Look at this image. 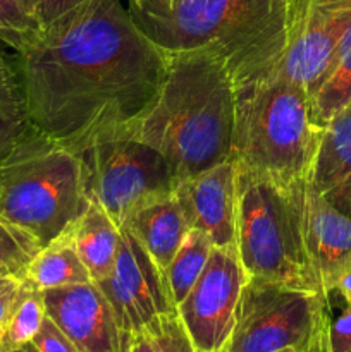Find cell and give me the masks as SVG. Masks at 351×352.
Wrapping results in <instances>:
<instances>
[{
  "instance_id": "44dd1931",
  "label": "cell",
  "mask_w": 351,
  "mask_h": 352,
  "mask_svg": "<svg viewBox=\"0 0 351 352\" xmlns=\"http://www.w3.org/2000/svg\"><path fill=\"white\" fill-rule=\"evenodd\" d=\"M310 100L313 120L319 126L351 102V24L337 43L329 72Z\"/></svg>"
},
{
  "instance_id": "2e32d148",
  "label": "cell",
  "mask_w": 351,
  "mask_h": 352,
  "mask_svg": "<svg viewBox=\"0 0 351 352\" xmlns=\"http://www.w3.org/2000/svg\"><path fill=\"white\" fill-rule=\"evenodd\" d=\"M120 229L127 230L147 250L162 272L169 267L182 239L189 232V226L176 195L143 206L133 213Z\"/></svg>"
},
{
  "instance_id": "7a4b0ae2",
  "label": "cell",
  "mask_w": 351,
  "mask_h": 352,
  "mask_svg": "<svg viewBox=\"0 0 351 352\" xmlns=\"http://www.w3.org/2000/svg\"><path fill=\"white\" fill-rule=\"evenodd\" d=\"M141 33L165 54L212 52L236 89L274 74L288 47V0H126Z\"/></svg>"
},
{
  "instance_id": "603a6c76",
  "label": "cell",
  "mask_w": 351,
  "mask_h": 352,
  "mask_svg": "<svg viewBox=\"0 0 351 352\" xmlns=\"http://www.w3.org/2000/svg\"><path fill=\"white\" fill-rule=\"evenodd\" d=\"M40 243L21 227L0 217V278L23 280Z\"/></svg>"
},
{
  "instance_id": "d6986e66",
  "label": "cell",
  "mask_w": 351,
  "mask_h": 352,
  "mask_svg": "<svg viewBox=\"0 0 351 352\" xmlns=\"http://www.w3.org/2000/svg\"><path fill=\"white\" fill-rule=\"evenodd\" d=\"M23 280L30 282L40 291L93 282L69 232L38 251Z\"/></svg>"
},
{
  "instance_id": "d6a6232c",
  "label": "cell",
  "mask_w": 351,
  "mask_h": 352,
  "mask_svg": "<svg viewBox=\"0 0 351 352\" xmlns=\"http://www.w3.org/2000/svg\"><path fill=\"white\" fill-rule=\"evenodd\" d=\"M19 2H21V6L24 7V10H26L30 16H33L34 19H36V16H34V14H36L38 0H19Z\"/></svg>"
},
{
  "instance_id": "836d02e7",
  "label": "cell",
  "mask_w": 351,
  "mask_h": 352,
  "mask_svg": "<svg viewBox=\"0 0 351 352\" xmlns=\"http://www.w3.org/2000/svg\"><path fill=\"white\" fill-rule=\"evenodd\" d=\"M21 280H16V278H0V294L6 291H9V289L16 287L17 284H19Z\"/></svg>"
},
{
  "instance_id": "e575fe53",
  "label": "cell",
  "mask_w": 351,
  "mask_h": 352,
  "mask_svg": "<svg viewBox=\"0 0 351 352\" xmlns=\"http://www.w3.org/2000/svg\"><path fill=\"white\" fill-rule=\"evenodd\" d=\"M10 352H36V349H34V347L31 346V344H26V346H24V347H19V349H14V351H10Z\"/></svg>"
},
{
  "instance_id": "5b68a950",
  "label": "cell",
  "mask_w": 351,
  "mask_h": 352,
  "mask_svg": "<svg viewBox=\"0 0 351 352\" xmlns=\"http://www.w3.org/2000/svg\"><path fill=\"white\" fill-rule=\"evenodd\" d=\"M76 151L31 126L0 162V217L47 246L88 208Z\"/></svg>"
},
{
  "instance_id": "4316f807",
  "label": "cell",
  "mask_w": 351,
  "mask_h": 352,
  "mask_svg": "<svg viewBox=\"0 0 351 352\" xmlns=\"http://www.w3.org/2000/svg\"><path fill=\"white\" fill-rule=\"evenodd\" d=\"M83 2H86V0H38L34 16H36L40 28L43 30L67 12L74 10L76 7L81 6Z\"/></svg>"
},
{
  "instance_id": "ac0fdd59",
  "label": "cell",
  "mask_w": 351,
  "mask_h": 352,
  "mask_svg": "<svg viewBox=\"0 0 351 352\" xmlns=\"http://www.w3.org/2000/svg\"><path fill=\"white\" fill-rule=\"evenodd\" d=\"M31 126L16 52L0 43V162L14 150Z\"/></svg>"
},
{
  "instance_id": "52a82bcc",
  "label": "cell",
  "mask_w": 351,
  "mask_h": 352,
  "mask_svg": "<svg viewBox=\"0 0 351 352\" xmlns=\"http://www.w3.org/2000/svg\"><path fill=\"white\" fill-rule=\"evenodd\" d=\"M78 157L86 198L119 227L143 206L176 192L178 181L167 160L136 138L98 141Z\"/></svg>"
},
{
  "instance_id": "9c48e42d",
  "label": "cell",
  "mask_w": 351,
  "mask_h": 352,
  "mask_svg": "<svg viewBox=\"0 0 351 352\" xmlns=\"http://www.w3.org/2000/svg\"><path fill=\"white\" fill-rule=\"evenodd\" d=\"M244 284L236 251L213 246L203 274L176 308L196 352H226Z\"/></svg>"
},
{
  "instance_id": "f1b7e54d",
  "label": "cell",
  "mask_w": 351,
  "mask_h": 352,
  "mask_svg": "<svg viewBox=\"0 0 351 352\" xmlns=\"http://www.w3.org/2000/svg\"><path fill=\"white\" fill-rule=\"evenodd\" d=\"M19 284H17L16 287L9 289V291L0 294V336H2L3 327H6L7 316H9L10 308H12V302H14V298H16V292H17V287H19Z\"/></svg>"
},
{
  "instance_id": "4dcf8cb0",
  "label": "cell",
  "mask_w": 351,
  "mask_h": 352,
  "mask_svg": "<svg viewBox=\"0 0 351 352\" xmlns=\"http://www.w3.org/2000/svg\"><path fill=\"white\" fill-rule=\"evenodd\" d=\"M127 352H157V351H155L151 337L145 332V333H138V336L131 337L129 349H127Z\"/></svg>"
},
{
  "instance_id": "277c9868",
  "label": "cell",
  "mask_w": 351,
  "mask_h": 352,
  "mask_svg": "<svg viewBox=\"0 0 351 352\" xmlns=\"http://www.w3.org/2000/svg\"><path fill=\"white\" fill-rule=\"evenodd\" d=\"M320 131L308 91L270 74L236 89L231 158L240 170L286 189L308 174Z\"/></svg>"
},
{
  "instance_id": "f546056e",
  "label": "cell",
  "mask_w": 351,
  "mask_h": 352,
  "mask_svg": "<svg viewBox=\"0 0 351 352\" xmlns=\"http://www.w3.org/2000/svg\"><path fill=\"white\" fill-rule=\"evenodd\" d=\"M330 322L320 330V333L315 337L312 346H310L308 352H332V347H330Z\"/></svg>"
},
{
  "instance_id": "ffe728a7",
  "label": "cell",
  "mask_w": 351,
  "mask_h": 352,
  "mask_svg": "<svg viewBox=\"0 0 351 352\" xmlns=\"http://www.w3.org/2000/svg\"><path fill=\"white\" fill-rule=\"evenodd\" d=\"M212 248V241L202 230L189 229V232L182 239L178 253L164 270L165 289L176 308L189 294L193 285L203 274Z\"/></svg>"
},
{
  "instance_id": "30bf717a",
  "label": "cell",
  "mask_w": 351,
  "mask_h": 352,
  "mask_svg": "<svg viewBox=\"0 0 351 352\" xmlns=\"http://www.w3.org/2000/svg\"><path fill=\"white\" fill-rule=\"evenodd\" d=\"M288 47L274 74L298 82L312 98L351 24V0H288Z\"/></svg>"
},
{
  "instance_id": "7402d4cb",
  "label": "cell",
  "mask_w": 351,
  "mask_h": 352,
  "mask_svg": "<svg viewBox=\"0 0 351 352\" xmlns=\"http://www.w3.org/2000/svg\"><path fill=\"white\" fill-rule=\"evenodd\" d=\"M45 316L47 311H45L43 292L30 282L21 280L6 327L0 336V352H10L31 344Z\"/></svg>"
},
{
  "instance_id": "ba28073f",
  "label": "cell",
  "mask_w": 351,
  "mask_h": 352,
  "mask_svg": "<svg viewBox=\"0 0 351 352\" xmlns=\"http://www.w3.org/2000/svg\"><path fill=\"white\" fill-rule=\"evenodd\" d=\"M330 320L322 292L246 277L226 352L308 351Z\"/></svg>"
},
{
  "instance_id": "1f68e13d",
  "label": "cell",
  "mask_w": 351,
  "mask_h": 352,
  "mask_svg": "<svg viewBox=\"0 0 351 352\" xmlns=\"http://www.w3.org/2000/svg\"><path fill=\"white\" fill-rule=\"evenodd\" d=\"M334 292H337V294L344 299V302L351 306V270L346 272V274L336 282Z\"/></svg>"
},
{
  "instance_id": "5bb4252c",
  "label": "cell",
  "mask_w": 351,
  "mask_h": 352,
  "mask_svg": "<svg viewBox=\"0 0 351 352\" xmlns=\"http://www.w3.org/2000/svg\"><path fill=\"white\" fill-rule=\"evenodd\" d=\"M236 177L231 158L176 186L174 195L189 229L205 232L220 250L236 251Z\"/></svg>"
},
{
  "instance_id": "6da1fadb",
  "label": "cell",
  "mask_w": 351,
  "mask_h": 352,
  "mask_svg": "<svg viewBox=\"0 0 351 352\" xmlns=\"http://www.w3.org/2000/svg\"><path fill=\"white\" fill-rule=\"evenodd\" d=\"M167 58L123 0H86L16 54L31 124L76 153L133 129Z\"/></svg>"
},
{
  "instance_id": "4fadbf2b",
  "label": "cell",
  "mask_w": 351,
  "mask_h": 352,
  "mask_svg": "<svg viewBox=\"0 0 351 352\" xmlns=\"http://www.w3.org/2000/svg\"><path fill=\"white\" fill-rule=\"evenodd\" d=\"M43 292L48 318L79 352H127L131 337L120 330L109 301L95 282Z\"/></svg>"
},
{
  "instance_id": "d590c367",
  "label": "cell",
  "mask_w": 351,
  "mask_h": 352,
  "mask_svg": "<svg viewBox=\"0 0 351 352\" xmlns=\"http://www.w3.org/2000/svg\"><path fill=\"white\" fill-rule=\"evenodd\" d=\"M282 352H308V351H298V349H289V351H282Z\"/></svg>"
},
{
  "instance_id": "e0dca14e",
  "label": "cell",
  "mask_w": 351,
  "mask_h": 352,
  "mask_svg": "<svg viewBox=\"0 0 351 352\" xmlns=\"http://www.w3.org/2000/svg\"><path fill=\"white\" fill-rule=\"evenodd\" d=\"M71 239L93 282L110 275L120 243V227L105 210L89 201L71 230Z\"/></svg>"
},
{
  "instance_id": "d4e9b609",
  "label": "cell",
  "mask_w": 351,
  "mask_h": 352,
  "mask_svg": "<svg viewBox=\"0 0 351 352\" xmlns=\"http://www.w3.org/2000/svg\"><path fill=\"white\" fill-rule=\"evenodd\" d=\"M147 333L153 340L157 352H196L191 337L176 309L162 316L157 325Z\"/></svg>"
},
{
  "instance_id": "9a60e30c",
  "label": "cell",
  "mask_w": 351,
  "mask_h": 352,
  "mask_svg": "<svg viewBox=\"0 0 351 352\" xmlns=\"http://www.w3.org/2000/svg\"><path fill=\"white\" fill-rule=\"evenodd\" d=\"M305 179L330 205L351 217V102L322 126Z\"/></svg>"
},
{
  "instance_id": "7c38bea8",
  "label": "cell",
  "mask_w": 351,
  "mask_h": 352,
  "mask_svg": "<svg viewBox=\"0 0 351 352\" xmlns=\"http://www.w3.org/2000/svg\"><path fill=\"white\" fill-rule=\"evenodd\" d=\"M299 220L306 254L326 296L351 270V217L330 205L306 179L286 188Z\"/></svg>"
},
{
  "instance_id": "cb8c5ba5",
  "label": "cell",
  "mask_w": 351,
  "mask_h": 352,
  "mask_svg": "<svg viewBox=\"0 0 351 352\" xmlns=\"http://www.w3.org/2000/svg\"><path fill=\"white\" fill-rule=\"evenodd\" d=\"M40 24L24 10L19 0H0V43L23 52L40 33Z\"/></svg>"
},
{
  "instance_id": "83f0119b",
  "label": "cell",
  "mask_w": 351,
  "mask_h": 352,
  "mask_svg": "<svg viewBox=\"0 0 351 352\" xmlns=\"http://www.w3.org/2000/svg\"><path fill=\"white\" fill-rule=\"evenodd\" d=\"M332 352H351V306L346 305L339 316L330 322Z\"/></svg>"
},
{
  "instance_id": "3957f363",
  "label": "cell",
  "mask_w": 351,
  "mask_h": 352,
  "mask_svg": "<svg viewBox=\"0 0 351 352\" xmlns=\"http://www.w3.org/2000/svg\"><path fill=\"white\" fill-rule=\"evenodd\" d=\"M167 55L157 100L126 136L160 151L179 182L233 157L236 82L212 52Z\"/></svg>"
},
{
  "instance_id": "8fae6325",
  "label": "cell",
  "mask_w": 351,
  "mask_h": 352,
  "mask_svg": "<svg viewBox=\"0 0 351 352\" xmlns=\"http://www.w3.org/2000/svg\"><path fill=\"white\" fill-rule=\"evenodd\" d=\"M95 284L109 301L120 330L129 337L150 332L162 316L176 309L165 289L164 272L124 229L114 270Z\"/></svg>"
},
{
  "instance_id": "484cf974",
  "label": "cell",
  "mask_w": 351,
  "mask_h": 352,
  "mask_svg": "<svg viewBox=\"0 0 351 352\" xmlns=\"http://www.w3.org/2000/svg\"><path fill=\"white\" fill-rule=\"evenodd\" d=\"M31 346L36 352H79L72 340L48 316H45L40 330L31 340Z\"/></svg>"
},
{
  "instance_id": "8992f818",
  "label": "cell",
  "mask_w": 351,
  "mask_h": 352,
  "mask_svg": "<svg viewBox=\"0 0 351 352\" xmlns=\"http://www.w3.org/2000/svg\"><path fill=\"white\" fill-rule=\"evenodd\" d=\"M236 203V253L246 277L322 292L288 191L237 168Z\"/></svg>"
}]
</instances>
